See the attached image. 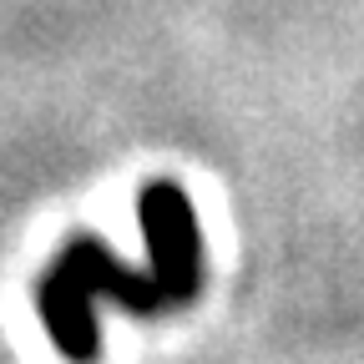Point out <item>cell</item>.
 I'll return each instance as SVG.
<instances>
[{"instance_id": "1", "label": "cell", "mask_w": 364, "mask_h": 364, "mask_svg": "<svg viewBox=\"0 0 364 364\" xmlns=\"http://www.w3.org/2000/svg\"><path fill=\"white\" fill-rule=\"evenodd\" d=\"M97 299H112L117 309L136 318H162L198 304L188 289H177L172 279L147 263V268H127L107 238L97 233H71L56 258L46 263L36 279V314L41 329L51 334L56 354L66 364H97L102 359V329H97Z\"/></svg>"}]
</instances>
